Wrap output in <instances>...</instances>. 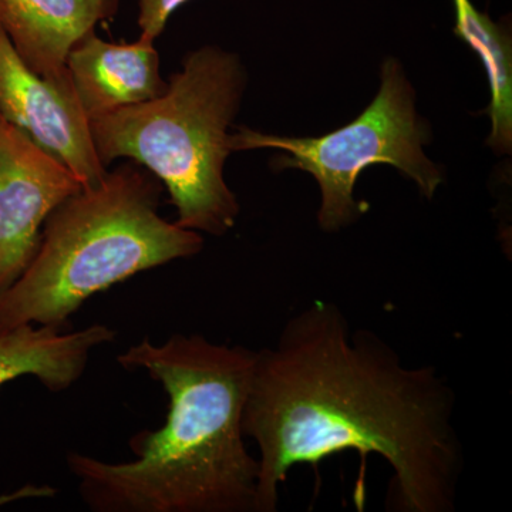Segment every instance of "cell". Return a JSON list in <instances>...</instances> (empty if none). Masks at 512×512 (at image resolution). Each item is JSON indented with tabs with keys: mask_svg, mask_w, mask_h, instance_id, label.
<instances>
[{
	"mask_svg": "<svg viewBox=\"0 0 512 512\" xmlns=\"http://www.w3.org/2000/svg\"><path fill=\"white\" fill-rule=\"evenodd\" d=\"M456 396L431 366H409L336 303L313 301L256 352L242 429L259 450L258 512L278 511L299 464L343 451L393 471L387 510L453 512L464 471Z\"/></svg>",
	"mask_w": 512,
	"mask_h": 512,
	"instance_id": "cell-1",
	"label": "cell"
},
{
	"mask_svg": "<svg viewBox=\"0 0 512 512\" xmlns=\"http://www.w3.org/2000/svg\"><path fill=\"white\" fill-rule=\"evenodd\" d=\"M256 352L175 333L143 339L117 356L168 396L164 426L131 437L134 460L67 454L77 490L93 512H258V458L242 416Z\"/></svg>",
	"mask_w": 512,
	"mask_h": 512,
	"instance_id": "cell-2",
	"label": "cell"
},
{
	"mask_svg": "<svg viewBox=\"0 0 512 512\" xmlns=\"http://www.w3.org/2000/svg\"><path fill=\"white\" fill-rule=\"evenodd\" d=\"M161 192L153 174L124 164L63 201L47 218L28 269L0 295V333L25 325L66 329L97 293L200 254V232L161 217Z\"/></svg>",
	"mask_w": 512,
	"mask_h": 512,
	"instance_id": "cell-3",
	"label": "cell"
},
{
	"mask_svg": "<svg viewBox=\"0 0 512 512\" xmlns=\"http://www.w3.org/2000/svg\"><path fill=\"white\" fill-rule=\"evenodd\" d=\"M245 86L247 73L234 53L212 46L188 53L163 96L90 123L101 163L133 160L164 185L180 227L227 234L239 204L224 167Z\"/></svg>",
	"mask_w": 512,
	"mask_h": 512,
	"instance_id": "cell-4",
	"label": "cell"
},
{
	"mask_svg": "<svg viewBox=\"0 0 512 512\" xmlns=\"http://www.w3.org/2000/svg\"><path fill=\"white\" fill-rule=\"evenodd\" d=\"M416 94L397 60L382 66L375 100L348 126L322 137H281L239 127L229 136V150L274 148L278 170L298 168L318 181L322 204L320 228L336 232L359 220L366 205L353 197L357 178L367 167L387 164L413 180L424 197L433 198L443 173L424 154L426 123L416 111Z\"/></svg>",
	"mask_w": 512,
	"mask_h": 512,
	"instance_id": "cell-5",
	"label": "cell"
},
{
	"mask_svg": "<svg viewBox=\"0 0 512 512\" xmlns=\"http://www.w3.org/2000/svg\"><path fill=\"white\" fill-rule=\"evenodd\" d=\"M82 188L66 165L0 116V295L28 269L49 215Z\"/></svg>",
	"mask_w": 512,
	"mask_h": 512,
	"instance_id": "cell-6",
	"label": "cell"
},
{
	"mask_svg": "<svg viewBox=\"0 0 512 512\" xmlns=\"http://www.w3.org/2000/svg\"><path fill=\"white\" fill-rule=\"evenodd\" d=\"M0 116L32 143L66 165L83 188L99 185L101 163L90 121L72 84H57L30 70L0 29Z\"/></svg>",
	"mask_w": 512,
	"mask_h": 512,
	"instance_id": "cell-7",
	"label": "cell"
},
{
	"mask_svg": "<svg viewBox=\"0 0 512 512\" xmlns=\"http://www.w3.org/2000/svg\"><path fill=\"white\" fill-rule=\"evenodd\" d=\"M67 72L87 120L100 119L124 107L163 96L168 82L161 77L160 55L154 42L110 43L96 32L70 50Z\"/></svg>",
	"mask_w": 512,
	"mask_h": 512,
	"instance_id": "cell-8",
	"label": "cell"
},
{
	"mask_svg": "<svg viewBox=\"0 0 512 512\" xmlns=\"http://www.w3.org/2000/svg\"><path fill=\"white\" fill-rule=\"evenodd\" d=\"M120 0H0V29L30 70L72 84L66 60L84 36L113 19Z\"/></svg>",
	"mask_w": 512,
	"mask_h": 512,
	"instance_id": "cell-9",
	"label": "cell"
},
{
	"mask_svg": "<svg viewBox=\"0 0 512 512\" xmlns=\"http://www.w3.org/2000/svg\"><path fill=\"white\" fill-rule=\"evenodd\" d=\"M114 339L116 332L100 323L76 332L37 325L2 332L0 387L19 377L33 376L50 392L62 393L82 379L93 350Z\"/></svg>",
	"mask_w": 512,
	"mask_h": 512,
	"instance_id": "cell-10",
	"label": "cell"
},
{
	"mask_svg": "<svg viewBox=\"0 0 512 512\" xmlns=\"http://www.w3.org/2000/svg\"><path fill=\"white\" fill-rule=\"evenodd\" d=\"M456 28L454 33L467 43L484 64L491 89V119L487 144L494 153L510 154L512 150V49L511 37L503 26L495 25L485 13L478 12L470 0H454Z\"/></svg>",
	"mask_w": 512,
	"mask_h": 512,
	"instance_id": "cell-11",
	"label": "cell"
},
{
	"mask_svg": "<svg viewBox=\"0 0 512 512\" xmlns=\"http://www.w3.org/2000/svg\"><path fill=\"white\" fill-rule=\"evenodd\" d=\"M190 0H138V26L143 39L156 42L175 10Z\"/></svg>",
	"mask_w": 512,
	"mask_h": 512,
	"instance_id": "cell-12",
	"label": "cell"
}]
</instances>
